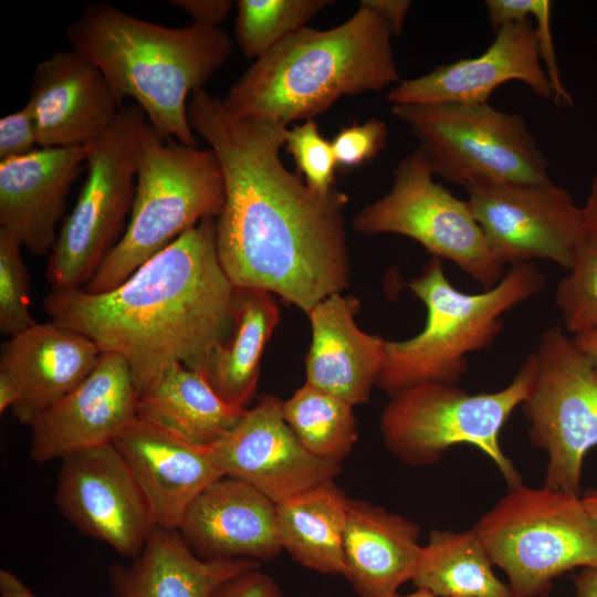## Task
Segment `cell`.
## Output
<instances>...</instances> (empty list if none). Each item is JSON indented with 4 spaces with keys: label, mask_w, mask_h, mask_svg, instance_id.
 Returning a JSON list of instances; mask_svg holds the SVG:
<instances>
[{
    "label": "cell",
    "mask_w": 597,
    "mask_h": 597,
    "mask_svg": "<svg viewBox=\"0 0 597 597\" xmlns=\"http://www.w3.org/2000/svg\"><path fill=\"white\" fill-rule=\"evenodd\" d=\"M190 126L214 151L224 179L216 219L220 263L235 287L263 290L307 313L349 283L348 196L312 190L283 165L287 125L234 116L205 90L188 101Z\"/></svg>",
    "instance_id": "6da1fadb"
},
{
    "label": "cell",
    "mask_w": 597,
    "mask_h": 597,
    "mask_svg": "<svg viewBox=\"0 0 597 597\" xmlns=\"http://www.w3.org/2000/svg\"><path fill=\"white\" fill-rule=\"evenodd\" d=\"M216 219L185 231L112 291L52 290L46 313L122 356L139 394L175 363L195 369L232 329L234 286L218 256Z\"/></svg>",
    "instance_id": "7a4b0ae2"
},
{
    "label": "cell",
    "mask_w": 597,
    "mask_h": 597,
    "mask_svg": "<svg viewBox=\"0 0 597 597\" xmlns=\"http://www.w3.org/2000/svg\"><path fill=\"white\" fill-rule=\"evenodd\" d=\"M72 50L104 74L116 98H133L164 140L198 147L188 101L228 61L233 42L221 28H168L113 4L84 7L65 30Z\"/></svg>",
    "instance_id": "3957f363"
},
{
    "label": "cell",
    "mask_w": 597,
    "mask_h": 597,
    "mask_svg": "<svg viewBox=\"0 0 597 597\" xmlns=\"http://www.w3.org/2000/svg\"><path fill=\"white\" fill-rule=\"evenodd\" d=\"M386 18L360 2L342 24L303 27L254 60L223 100L237 117L289 125L314 119L338 98L400 82Z\"/></svg>",
    "instance_id": "277c9868"
},
{
    "label": "cell",
    "mask_w": 597,
    "mask_h": 597,
    "mask_svg": "<svg viewBox=\"0 0 597 597\" xmlns=\"http://www.w3.org/2000/svg\"><path fill=\"white\" fill-rule=\"evenodd\" d=\"M545 284L535 263L512 265L482 293L457 290L443 262L431 256L407 285L427 308L423 329L405 341H387L377 385L389 396L412 385H458L469 370L467 356L489 347L503 328V315L536 295Z\"/></svg>",
    "instance_id": "5b68a950"
},
{
    "label": "cell",
    "mask_w": 597,
    "mask_h": 597,
    "mask_svg": "<svg viewBox=\"0 0 597 597\" xmlns=\"http://www.w3.org/2000/svg\"><path fill=\"white\" fill-rule=\"evenodd\" d=\"M224 197L222 169L210 147L164 140L146 119L139 132L130 220L82 290L98 294L116 289L185 231L206 218H217Z\"/></svg>",
    "instance_id": "8992f818"
},
{
    "label": "cell",
    "mask_w": 597,
    "mask_h": 597,
    "mask_svg": "<svg viewBox=\"0 0 597 597\" xmlns=\"http://www.w3.org/2000/svg\"><path fill=\"white\" fill-rule=\"evenodd\" d=\"M472 528L506 574L512 597H546L556 577L597 566V521L570 492L509 488Z\"/></svg>",
    "instance_id": "52a82bcc"
},
{
    "label": "cell",
    "mask_w": 597,
    "mask_h": 597,
    "mask_svg": "<svg viewBox=\"0 0 597 597\" xmlns=\"http://www.w3.org/2000/svg\"><path fill=\"white\" fill-rule=\"evenodd\" d=\"M532 354L512 383L495 392L469 394L458 385L421 383L390 396L380 417L387 449L410 465H431L455 444H471L496 465L509 488L522 478L503 453L499 434L526 398L535 375Z\"/></svg>",
    "instance_id": "ba28073f"
},
{
    "label": "cell",
    "mask_w": 597,
    "mask_h": 597,
    "mask_svg": "<svg viewBox=\"0 0 597 597\" xmlns=\"http://www.w3.org/2000/svg\"><path fill=\"white\" fill-rule=\"evenodd\" d=\"M418 139L434 174L463 185L547 184L548 163L519 114L488 103L392 105Z\"/></svg>",
    "instance_id": "9c48e42d"
},
{
    "label": "cell",
    "mask_w": 597,
    "mask_h": 597,
    "mask_svg": "<svg viewBox=\"0 0 597 597\" xmlns=\"http://www.w3.org/2000/svg\"><path fill=\"white\" fill-rule=\"evenodd\" d=\"M145 122L137 104H124L94 143L85 184L50 252L46 280L52 290L83 289L122 238L134 203Z\"/></svg>",
    "instance_id": "30bf717a"
},
{
    "label": "cell",
    "mask_w": 597,
    "mask_h": 597,
    "mask_svg": "<svg viewBox=\"0 0 597 597\" xmlns=\"http://www.w3.org/2000/svg\"><path fill=\"white\" fill-rule=\"evenodd\" d=\"M433 175L420 147L406 155L392 171L389 192L359 210L353 228L367 235L411 238L432 256L453 262L484 290L494 287L505 264L492 251L468 201L436 182Z\"/></svg>",
    "instance_id": "8fae6325"
},
{
    "label": "cell",
    "mask_w": 597,
    "mask_h": 597,
    "mask_svg": "<svg viewBox=\"0 0 597 597\" xmlns=\"http://www.w3.org/2000/svg\"><path fill=\"white\" fill-rule=\"evenodd\" d=\"M521 404L528 436L547 454L544 486L580 495L583 462L597 446V375L565 329L543 332Z\"/></svg>",
    "instance_id": "7c38bea8"
},
{
    "label": "cell",
    "mask_w": 597,
    "mask_h": 597,
    "mask_svg": "<svg viewBox=\"0 0 597 597\" xmlns=\"http://www.w3.org/2000/svg\"><path fill=\"white\" fill-rule=\"evenodd\" d=\"M470 209L506 264L551 260L569 271L588 240L582 208L564 188L547 184H472Z\"/></svg>",
    "instance_id": "4fadbf2b"
},
{
    "label": "cell",
    "mask_w": 597,
    "mask_h": 597,
    "mask_svg": "<svg viewBox=\"0 0 597 597\" xmlns=\"http://www.w3.org/2000/svg\"><path fill=\"white\" fill-rule=\"evenodd\" d=\"M55 490L61 514L81 533L133 558L156 527L148 504L113 442L62 459Z\"/></svg>",
    "instance_id": "5bb4252c"
},
{
    "label": "cell",
    "mask_w": 597,
    "mask_h": 597,
    "mask_svg": "<svg viewBox=\"0 0 597 597\" xmlns=\"http://www.w3.org/2000/svg\"><path fill=\"white\" fill-rule=\"evenodd\" d=\"M283 400L263 394L221 440L210 448L224 476L243 481L275 504L334 480L341 464L308 452L286 423Z\"/></svg>",
    "instance_id": "9a60e30c"
},
{
    "label": "cell",
    "mask_w": 597,
    "mask_h": 597,
    "mask_svg": "<svg viewBox=\"0 0 597 597\" xmlns=\"http://www.w3.org/2000/svg\"><path fill=\"white\" fill-rule=\"evenodd\" d=\"M138 396L128 363L102 353L82 384L31 422V459L45 463L113 442L137 418Z\"/></svg>",
    "instance_id": "2e32d148"
},
{
    "label": "cell",
    "mask_w": 597,
    "mask_h": 597,
    "mask_svg": "<svg viewBox=\"0 0 597 597\" xmlns=\"http://www.w3.org/2000/svg\"><path fill=\"white\" fill-rule=\"evenodd\" d=\"M511 80L524 82L544 100L554 97L551 81L541 65L536 28L530 19L503 24L491 45L476 57L460 59L419 77L400 81L388 92L386 101L391 106L484 104L495 88Z\"/></svg>",
    "instance_id": "e0dca14e"
},
{
    "label": "cell",
    "mask_w": 597,
    "mask_h": 597,
    "mask_svg": "<svg viewBox=\"0 0 597 597\" xmlns=\"http://www.w3.org/2000/svg\"><path fill=\"white\" fill-rule=\"evenodd\" d=\"M27 105L40 148L94 144L123 106L101 70L74 50L38 64Z\"/></svg>",
    "instance_id": "ac0fdd59"
},
{
    "label": "cell",
    "mask_w": 597,
    "mask_h": 597,
    "mask_svg": "<svg viewBox=\"0 0 597 597\" xmlns=\"http://www.w3.org/2000/svg\"><path fill=\"white\" fill-rule=\"evenodd\" d=\"M158 526L178 530L195 500L223 478L210 448L136 418L113 441Z\"/></svg>",
    "instance_id": "d6986e66"
},
{
    "label": "cell",
    "mask_w": 597,
    "mask_h": 597,
    "mask_svg": "<svg viewBox=\"0 0 597 597\" xmlns=\"http://www.w3.org/2000/svg\"><path fill=\"white\" fill-rule=\"evenodd\" d=\"M94 144L38 148L0 161V228L36 255L52 251L73 181L87 169Z\"/></svg>",
    "instance_id": "ffe728a7"
},
{
    "label": "cell",
    "mask_w": 597,
    "mask_h": 597,
    "mask_svg": "<svg viewBox=\"0 0 597 597\" xmlns=\"http://www.w3.org/2000/svg\"><path fill=\"white\" fill-rule=\"evenodd\" d=\"M201 559L276 557L282 547L276 528V504L252 485L223 476L191 504L177 530Z\"/></svg>",
    "instance_id": "44dd1931"
},
{
    "label": "cell",
    "mask_w": 597,
    "mask_h": 597,
    "mask_svg": "<svg viewBox=\"0 0 597 597\" xmlns=\"http://www.w3.org/2000/svg\"><path fill=\"white\" fill-rule=\"evenodd\" d=\"M101 354L88 337L53 321L10 337L1 346L0 370L20 388L14 418L30 426L91 375Z\"/></svg>",
    "instance_id": "7402d4cb"
},
{
    "label": "cell",
    "mask_w": 597,
    "mask_h": 597,
    "mask_svg": "<svg viewBox=\"0 0 597 597\" xmlns=\"http://www.w3.org/2000/svg\"><path fill=\"white\" fill-rule=\"evenodd\" d=\"M358 310L357 298L337 293L306 313L312 341L305 356V381L353 406L369 401L384 366L387 342L356 325Z\"/></svg>",
    "instance_id": "603a6c76"
},
{
    "label": "cell",
    "mask_w": 597,
    "mask_h": 597,
    "mask_svg": "<svg viewBox=\"0 0 597 597\" xmlns=\"http://www.w3.org/2000/svg\"><path fill=\"white\" fill-rule=\"evenodd\" d=\"M418 540L415 522L371 502L349 499L344 576L359 597H394L415 574L422 548Z\"/></svg>",
    "instance_id": "cb8c5ba5"
},
{
    "label": "cell",
    "mask_w": 597,
    "mask_h": 597,
    "mask_svg": "<svg viewBox=\"0 0 597 597\" xmlns=\"http://www.w3.org/2000/svg\"><path fill=\"white\" fill-rule=\"evenodd\" d=\"M129 561L108 567L114 597H209L226 579L261 564L253 559H201L177 530L158 525Z\"/></svg>",
    "instance_id": "d4e9b609"
},
{
    "label": "cell",
    "mask_w": 597,
    "mask_h": 597,
    "mask_svg": "<svg viewBox=\"0 0 597 597\" xmlns=\"http://www.w3.org/2000/svg\"><path fill=\"white\" fill-rule=\"evenodd\" d=\"M280 321V308L271 293L234 286L231 333L192 370L227 405L247 408L256 389L263 350Z\"/></svg>",
    "instance_id": "484cf974"
},
{
    "label": "cell",
    "mask_w": 597,
    "mask_h": 597,
    "mask_svg": "<svg viewBox=\"0 0 597 597\" xmlns=\"http://www.w3.org/2000/svg\"><path fill=\"white\" fill-rule=\"evenodd\" d=\"M247 409L227 405L198 371L175 363L139 394L137 418L187 443L211 448Z\"/></svg>",
    "instance_id": "4316f807"
},
{
    "label": "cell",
    "mask_w": 597,
    "mask_h": 597,
    "mask_svg": "<svg viewBox=\"0 0 597 597\" xmlns=\"http://www.w3.org/2000/svg\"><path fill=\"white\" fill-rule=\"evenodd\" d=\"M348 501L335 481L328 480L276 504L282 549L303 567L344 576Z\"/></svg>",
    "instance_id": "83f0119b"
},
{
    "label": "cell",
    "mask_w": 597,
    "mask_h": 597,
    "mask_svg": "<svg viewBox=\"0 0 597 597\" xmlns=\"http://www.w3.org/2000/svg\"><path fill=\"white\" fill-rule=\"evenodd\" d=\"M492 566L473 528L432 530L410 582L440 597H512Z\"/></svg>",
    "instance_id": "f1b7e54d"
},
{
    "label": "cell",
    "mask_w": 597,
    "mask_h": 597,
    "mask_svg": "<svg viewBox=\"0 0 597 597\" xmlns=\"http://www.w3.org/2000/svg\"><path fill=\"white\" fill-rule=\"evenodd\" d=\"M282 411L303 447L323 460L341 464L358 439L354 406L306 381L283 400Z\"/></svg>",
    "instance_id": "f546056e"
},
{
    "label": "cell",
    "mask_w": 597,
    "mask_h": 597,
    "mask_svg": "<svg viewBox=\"0 0 597 597\" xmlns=\"http://www.w3.org/2000/svg\"><path fill=\"white\" fill-rule=\"evenodd\" d=\"M235 41L249 59H259L294 31L306 27L332 0H238Z\"/></svg>",
    "instance_id": "4dcf8cb0"
},
{
    "label": "cell",
    "mask_w": 597,
    "mask_h": 597,
    "mask_svg": "<svg viewBox=\"0 0 597 597\" xmlns=\"http://www.w3.org/2000/svg\"><path fill=\"white\" fill-rule=\"evenodd\" d=\"M555 302L564 329L573 335L597 328V243L587 240L559 281Z\"/></svg>",
    "instance_id": "1f68e13d"
},
{
    "label": "cell",
    "mask_w": 597,
    "mask_h": 597,
    "mask_svg": "<svg viewBox=\"0 0 597 597\" xmlns=\"http://www.w3.org/2000/svg\"><path fill=\"white\" fill-rule=\"evenodd\" d=\"M21 247L17 234L0 228V332L9 337L36 324L29 311V274Z\"/></svg>",
    "instance_id": "d6a6232c"
},
{
    "label": "cell",
    "mask_w": 597,
    "mask_h": 597,
    "mask_svg": "<svg viewBox=\"0 0 597 597\" xmlns=\"http://www.w3.org/2000/svg\"><path fill=\"white\" fill-rule=\"evenodd\" d=\"M284 146L312 190L326 193L335 187L337 164L332 143L322 136L315 119L287 128Z\"/></svg>",
    "instance_id": "836d02e7"
},
{
    "label": "cell",
    "mask_w": 597,
    "mask_h": 597,
    "mask_svg": "<svg viewBox=\"0 0 597 597\" xmlns=\"http://www.w3.org/2000/svg\"><path fill=\"white\" fill-rule=\"evenodd\" d=\"M387 137V125L378 118L343 127L331 142L337 166L352 168L370 161L386 147Z\"/></svg>",
    "instance_id": "e575fe53"
},
{
    "label": "cell",
    "mask_w": 597,
    "mask_h": 597,
    "mask_svg": "<svg viewBox=\"0 0 597 597\" xmlns=\"http://www.w3.org/2000/svg\"><path fill=\"white\" fill-rule=\"evenodd\" d=\"M551 9L548 0H532L530 15L536 20V33L540 56L545 64V71L551 81L554 100L558 105L572 106L574 104L570 94L565 90L558 70L553 38L551 33Z\"/></svg>",
    "instance_id": "d590c367"
},
{
    "label": "cell",
    "mask_w": 597,
    "mask_h": 597,
    "mask_svg": "<svg viewBox=\"0 0 597 597\" xmlns=\"http://www.w3.org/2000/svg\"><path fill=\"white\" fill-rule=\"evenodd\" d=\"M35 146L34 118L27 104L0 118V161L29 155Z\"/></svg>",
    "instance_id": "8d00e7d4"
},
{
    "label": "cell",
    "mask_w": 597,
    "mask_h": 597,
    "mask_svg": "<svg viewBox=\"0 0 597 597\" xmlns=\"http://www.w3.org/2000/svg\"><path fill=\"white\" fill-rule=\"evenodd\" d=\"M259 568L226 579L209 597H284L276 582Z\"/></svg>",
    "instance_id": "74e56055"
},
{
    "label": "cell",
    "mask_w": 597,
    "mask_h": 597,
    "mask_svg": "<svg viewBox=\"0 0 597 597\" xmlns=\"http://www.w3.org/2000/svg\"><path fill=\"white\" fill-rule=\"evenodd\" d=\"M171 4L187 12L195 24L218 29L229 17L231 0H172Z\"/></svg>",
    "instance_id": "f35d334b"
},
{
    "label": "cell",
    "mask_w": 597,
    "mask_h": 597,
    "mask_svg": "<svg viewBox=\"0 0 597 597\" xmlns=\"http://www.w3.org/2000/svg\"><path fill=\"white\" fill-rule=\"evenodd\" d=\"M364 4L380 12L388 21L392 36H398L404 29L410 8L408 0H363Z\"/></svg>",
    "instance_id": "ab89813d"
},
{
    "label": "cell",
    "mask_w": 597,
    "mask_h": 597,
    "mask_svg": "<svg viewBox=\"0 0 597 597\" xmlns=\"http://www.w3.org/2000/svg\"><path fill=\"white\" fill-rule=\"evenodd\" d=\"M582 210L588 239L597 243V174L591 180L589 193Z\"/></svg>",
    "instance_id": "60d3db41"
},
{
    "label": "cell",
    "mask_w": 597,
    "mask_h": 597,
    "mask_svg": "<svg viewBox=\"0 0 597 597\" xmlns=\"http://www.w3.org/2000/svg\"><path fill=\"white\" fill-rule=\"evenodd\" d=\"M0 597H36L33 591L12 572L0 570Z\"/></svg>",
    "instance_id": "b9f144b4"
},
{
    "label": "cell",
    "mask_w": 597,
    "mask_h": 597,
    "mask_svg": "<svg viewBox=\"0 0 597 597\" xmlns=\"http://www.w3.org/2000/svg\"><path fill=\"white\" fill-rule=\"evenodd\" d=\"M576 597H597V566L583 567L574 577Z\"/></svg>",
    "instance_id": "7bdbcfd3"
},
{
    "label": "cell",
    "mask_w": 597,
    "mask_h": 597,
    "mask_svg": "<svg viewBox=\"0 0 597 597\" xmlns=\"http://www.w3.org/2000/svg\"><path fill=\"white\" fill-rule=\"evenodd\" d=\"M20 388L6 371L0 370V412L12 408L20 399Z\"/></svg>",
    "instance_id": "ee69618b"
},
{
    "label": "cell",
    "mask_w": 597,
    "mask_h": 597,
    "mask_svg": "<svg viewBox=\"0 0 597 597\" xmlns=\"http://www.w3.org/2000/svg\"><path fill=\"white\" fill-rule=\"evenodd\" d=\"M573 342L587 357L597 375V328L573 335Z\"/></svg>",
    "instance_id": "f6af8a7d"
},
{
    "label": "cell",
    "mask_w": 597,
    "mask_h": 597,
    "mask_svg": "<svg viewBox=\"0 0 597 597\" xmlns=\"http://www.w3.org/2000/svg\"><path fill=\"white\" fill-rule=\"evenodd\" d=\"M582 499L588 513L597 521V488L587 490Z\"/></svg>",
    "instance_id": "bcb514c9"
},
{
    "label": "cell",
    "mask_w": 597,
    "mask_h": 597,
    "mask_svg": "<svg viewBox=\"0 0 597 597\" xmlns=\"http://www.w3.org/2000/svg\"><path fill=\"white\" fill-rule=\"evenodd\" d=\"M394 597H440L425 589H417L408 595L396 594Z\"/></svg>",
    "instance_id": "7dc6e473"
}]
</instances>
